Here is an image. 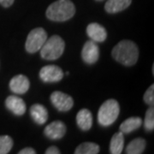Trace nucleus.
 <instances>
[{"label": "nucleus", "instance_id": "nucleus-1", "mask_svg": "<svg viewBox=\"0 0 154 154\" xmlns=\"http://www.w3.org/2000/svg\"><path fill=\"white\" fill-rule=\"evenodd\" d=\"M112 57L116 61L125 66H133L139 58V49L131 40H122L112 50Z\"/></svg>", "mask_w": 154, "mask_h": 154}, {"label": "nucleus", "instance_id": "nucleus-2", "mask_svg": "<svg viewBox=\"0 0 154 154\" xmlns=\"http://www.w3.org/2000/svg\"><path fill=\"white\" fill-rule=\"evenodd\" d=\"M75 14V6L70 0H57L47 8L45 15L51 21L65 22Z\"/></svg>", "mask_w": 154, "mask_h": 154}, {"label": "nucleus", "instance_id": "nucleus-3", "mask_svg": "<svg viewBox=\"0 0 154 154\" xmlns=\"http://www.w3.org/2000/svg\"><path fill=\"white\" fill-rule=\"evenodd\" d=\"M65 48L63 39L58 35H53L47 38L40 49L41 57L45 60H56L63 55Z\"/></svg>", "mask_w": 154, "mask_h": 154}, {"label": "nucleus", "instance_id": "nucleus-4", "mask_svg": "<svg viewBox=\"0 0 154 154\" xmlns=\"http://www.w3.org/2000/svg\"><path fill=\"white\" fill-rule=\"evenodd\" d=\"M120 113V106L115 99H108L104 102L98 112V121L101 126L108 127L113 124Z\"/></svg>", "mask_w": 154, "mask_h": 154}, {"label": "nucleus", "instance_id": "nucleus-5", "mask_svg": "<svg viewBox=\"0 0 154 154\" xmlns=\"http://www.w3.org/2000/svg\"><path fill=\"white\" fill-rule=\"evenodd\" d=\"M47 39V33L42 28H37L33 29L26 40L25 48L29 53H35L41 49L45 42Z\"/></svg>", "mask_w": 154, "mask_h": 154}, {"label": "nucleus", "instance_id": "nucleus-6", "mask_svg": "<svg viewBox=\"0 0 154 154\" xmlns=\"http://www.w3.org/2000/svg\"><path fill=\"white\" fill-rule=\"evenodd\" d=\"M51 101L56 109L59 111H68L71 110L74 105V100L71 96L59 91H56L51 94Z\"/></svg>", "mask_w": 154, "mask_h": 154}, {"label": "nucleus", "instance_id": "nucleus-7", "mask_svg": "<svg viewBox=\"0 0 154 154\" xmlns=\"http://www.w3.org/2000/svg\"><path fill=\"white\" fill-rule=\"evenodd\" d=\"M39 78L44 82H58L63 78V72L57 65H46L40 69Z\"/></svg>", "mask_w": 154, "mask_h": 154}, {"label": "nucleus", "instance_id": "nucleus-8", "mask_svg": "<svg viewBox=\"0 0 154 154\" xmlns=\"http://www.w3.org/2000/svg\"><path fill=\"white\" fill-rule=\"evenodd\" d=\"M99 57V49L96 42L93 40L87 41L82 51V57L83 61L88 64H94L98 61Z\"/></svg>", "mask_w": 154, "mask_h": 154}, {"label": "nucleus", "instance_id": "nucleus-9", "mask_svg": "<svg viewBox=\"0 0 154 154\" xmlns=\"http://www.w3.org/2000/svg\"><path fill=\"white\" fill-rule=\"evenodd\" d=\"M66 126L61 121L51 122L45 128V134L51 140H59L64 136L66 133Z\"/></svg>", "mask_w": 154, "mask_h": 154}, {"label": "nucleus", "instance_id": "nucleus-10", "mask_svg": "<svg viewBox=\"0 0 154 154\" xmlns=\"http://www.w3.org/2000/svg\"><path fill=\"white\" fill-rule=\"evenodd\" d=\"M29 80L28 77L23 75H18L13 77L10 82V88L11 90L17 94H26L29 89Z\"/></svg>", "mask_w": 154, "mask_h": 154}, {"label": "nucleus", "instance_id": "nucleus-11", "mask_svg": "<svg viewBox=\"0 0 154 154\" xmlns=\"http://www.w3.org/2000/svg\"><path fill=\"white\" fill-rule=\"evenodd\" d=\"M88 36L94 42H104L107 38V32L105 28L99 23H90L87 28Z\"/></svg>", "mask_w": 154, "mask_h": 154}, {"label": "nucleus", "instance_id": "nucleus-12", "mask_svg": "<svg viewBox=\"0 0 154 154\" xmlns=\"http://www.w3.org/2000/svg\"><path fill=\"white\" fill-rule=\"evenodd\" d=\"M5 105L13 114L17 116H22L27 110L24 100L17 96H9L5 100Z\"/></svg>", "mask_w": 154, "mask_h": 154}, {"label": "nucleus", "instance_id": "nucleus-13", "mask_svg": "<svg viewBox=\"0 0 154 154\" xmlns=\"http://www.w3.org/2000/svg\"><path fill=\"white\" fill-rule=\"evenodd\" d=\"M30 115L37 124L42 125L48 120V111L44 105L34 104L30 108Z\"/></svg>", "mask_w": 154, "mask_h": 154}, {"label": "nucleus", "instance_id": "nucleus-14", "mask_svg": "<svg viewBox=\"0 0 154 154\" xmlns=\"http://www.w3.org/2000/svg\"><path fill=\"white\" fill-rule=\"evenodd\" d=\"M76 122L82 130H89L93 125V115L91 111L88 109H82L77 113Z\"/></svg>", "mask_w": 154, "mask_h": 154}, {"label": "nucleus", "instance_id": "nucleus-15", "mask_svg": "<svg viewBox=\"0 0 154 154\" xmlns=\"http://www.w3.org/2000/svg\"><path fill=\"white\" fill-rule=\"evenodd\" d=\"M132 0H108L105 3V9L110 14H115L126 10L131 5Z\"/></svg>", "mask_w": 154, "mask_h": 154}, {"label": "nucleus", "instance_id": "nucleus-16", "mask_svg": "<svg viewBox=\"0 0 154 154\" xmlns=\"http://www.w3.org/2000/svg\"><path fill=\"white\" fill-rule=\"evenodd\" d=\"M143 121L139 116H132L126 119L120 125V131L122 134H129L138 129L142 125Z\"/></svg>", "mask_w": 154, "mask_h": 154}, {"label": "nucleus", "instance_id": "nucleus-17", "mask_svg": "<svg viewBox=\"0 0 154 154\" xmlns=\"http://www.w3.org/2000/svg\"><path fill=\"white\" fill-rule=\"evenodd\" d=\"M124 146V136L123 134L120 132L116 133L110 140V152L111 154L122 153Z\"/></svg>", "mask_w": 154, "mask_h": 154}, {"label": "nucleus", "instance_id": "nucleus-18", "mask_svg": "<svg viewBox=\"0 0 154 154\" xmlns=\"http://www.w3.org/2000/svg\"><path fill=\"white\" fill-rule=\"evenodd\" d=\"M146 140L142 138H137L133 140L128 145L126 148L127 154H141L146 148Z\"/></svg>", "mask_w": 154, "mask_h": 154}, {"label": "nucleus", "instance_id": "nucleus-19", "mask_svg": "<svg viewBox=\"0 0 154 154\" xmlns=\"http://www.w3.org/2000/svg\"><path fill=\"white\" fill-rule=\"evenodd\" d=\"M99 152V146L94 142H84L79 145L75 151V154H97Z\"/></svg>", "mask_w": 154, "mask_h": 154}, {"label": "nucleus", "instance_id": "nucleus-20", "mask_svg": "<svg viewBox=\"0 0 154 154\" xmlns=\"http://www.w3.org/2000/svg\"><path fill=\"white\" fill-rule=\"evenodd\" d=\"M13 146V140L8 135L0 136V154H7Z\"/></svg>", "mask_w": 154, "mask_h": 154}, {"label": "nucleus", "instance_id": "nucleus-21", "mask_svg": "<svg viewBox=\"0 0 154 154\" xmlns=\"http://www.w3.org/2000/svg\"><path fill=\"white\" fill-rule=\"evenodd\" d=\"M144 127L146 130L152 131L154 128V109L153 106H150L146 112V116L144 120Z\"/></svg>", "mask_w": 154, "mask_h": 154}, {"label": "nucleus", "instance_id": "nucleus-22", "mask_svg": "<svg viewBox=\"0 0 154 154\" xmlns=\"http://www.w3.org/2000/svg\"><path fill=\"white\" fill-rule=\"evenodd\" d=\"M144 101L146 105L153 106L154 104V85H151L144 94Z\"/></svg>", "mask_w": 154, "mask_h": 154}, {"label": "nucleus", "instance_id": "nucleus-23", "mask_svg": "<svg viewBox=\"0 0 154 154\" xmlns=\"http://www.w3.org/2000/svg\"><path fill=\"white\" fill-rule=\"evenodd\" d=\"M60 151L57 146H50L49 148L46 149L45 154H59Z\"/></svg>", "mask_w": 154, "mask_h": 154}, {"label": "nucleus", "instance_id": "nucleus-24", "mask_svg": "<svg viewBox=\"0 0 154 154\" xmlns=\"http://www.w3.org/2000/svg\"><path fill=\"white\" fill-rule=\"evenodd\" d=\"M18 153L19 154H35L36 153V151H35L33 148H31V147H26V148L21 150Z\"/></svg>", "mask_w": 154, "mask_h": 154}, {"label": "nucleus", "instance_id": "nucleus-25", "mask_svg": "<svg viewBox=\"0 0 154 154\" xmlns=\"http://www.w3.org/2000/svg\"><path fill=\"white\" fill-rule=\"evenodd\" d=\"M15 0H0V4L1 5H3L4 7H10L13 5Z\"/></svg>", "mask_w": 154, "mask_h": 154}, {"label": "nucleus", "instance_id": "nucleus-26", "mask_svg": "<svg viewBox=\"0 0 154 154\" xmlns=\"http://www.w3.org/2000/svg\"><path fill=\"white\" fill-rule=\"evenodd\" d=\"M97 1H102V0H97Z\"/></svg>", "mask_w": 154, "mask_h": 154}]
</instances>
